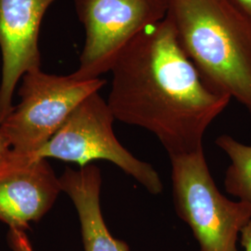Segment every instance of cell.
I'll return each mask as SVG.
<instances>
[{"label": "cell", "mask_w": 251, "mask_h": 251, "mask_svg": "<svg viewBox=\"0 0 251 251\" xmlns=\"http://www.w3.org/2000/svg\"><path fill=\"white\" fill-rule=\"evenodd\" d=\"M110 72L116 120L151 132L170 157L204 150L206 129L231 100L203 80L168 17L136 36Z\"/></svg>", "instance_id": "cell-1"}, {"label": "cell", "mask_w": 251, "mask_h": 251, "mask_svg": "<svg viewBox=\"0 0 251 251\" xmlns=\"http://www.w3.org/2000/svg\"><path fill=\"white\" fill-rule=\"evenodd\" d=\"M167 17L203 80L251 113V23L228 0H170Z\"/></svg>", "instance_id": "cell-2"}, {"label": "cell", "mask_w": 251, "mask_h": 251, "mask_svg": "<svg viewBox=\"0 0 251 251\" xmlns=\"http://www.w3.org/2000/svg\"><path fill=\"white\" fill-rule=\"evenodd\" d=\"M170 158L175 210L191 228L199 251H239L240 233L251 221V205L221 193L204 150Z\"/></svg>", "instance_id": "cell-3"}, {"label": "cell", "mask_w": 251, "mask_h": 251, "mask_svg": "<svg viewBox=\"0 0 251 251\" xmlns=\"http://www.w3.org/2000/svg\"><path fill=\"white\" fill-rule=\"evenodd\" d=\"M21 80L20 102L0 123V131L12 152L24 158L38 152L73 111L105 84L101 78L79 80L72 75L48 74L41 68L26 73Z\"/></svg>", "instance_id": "cell-4"}, {"label": "cell", "mask_w": 251, "mask_h": 251, "mask_svg": "<svg viewBox=\"0 0 251 251\" xmlns=\"http://www.w3.org/2000/svg\"><path fill=\"white\" fill-rule=\"evenodd\" d=\"M116 120L107 101L93 93L73 111L47 144L27 159L54 158L82 167L95 160H106L132 177L152 195H159L163 183L151 164L134 156L117 140Z\"/></svg>", "instance_id": "cell-5"}, {"label": "cell", "mask_w": 251, "mask_h": 251, "mask_svg": "<svg viewBox=\"0 0 251 251\" xmlns=\"http://www.w3.org/2000/svg\"><path fill=\"white\" fill-rule=\"evenodd\" d=\"M85 29L77 69L79 80L110 72L119 54L146 27L167 17L170 0H75Z\"/></svg>", "instance_id": "cell-6"}, {"label": "cell", "mask_w": 251, "mask_h": 251, "mask_svg": "<svg viewBox=\"0 0 251 251\" xmlns=\"http://www.w3.org/2000/svg\"><path fill=\"white\" fill-rule=\"evenodd\" d=\"M55 0H0V123L13 108L23 76L40 68L39 31Z\"/></svg>", "instance_id": "cell-7"}, {"label": "cell", "mask_w": 251, "mask_h": 251, "mask_svg": "<svg viewBox=\"0 0 251 251\" xmlns=\"http://www.w3.org/2000/svg\"><path fill=\"white\" fill-rule=\"evenodd\" d=\"M63 192L47 159H25L11 152L0 168V222L25 231L41 220Z\"/></svg>", "instance_id": "cell-8"}, {"label": "cell", "mask_w": 251, "mask_h": 251, "mask_svg": "<svg viewBox=\"0 0 251 251\" xmlns=\"http://www.w3.org/2000/svg\"><path fill=\"white\" fill-rule=\"evenodd\" d=\"M62 190L76 209L85 251H130L108 230L100 208L101 174L94 165L79 170L66 168L60 177Z\"/></svg>", "instance_id": "cell-9"}, {"label": "cell", "mask_w": 251, "mask_h": 251, "mask_svg": "<svg viewBox=\"0 0 251 251\" xmlns=\"http://www.w3.org/2000/svg\"><path fill=\"white\" fill-rule=\"evenodd\" d=\"M215 144L230 160L224 181L226 192L251 206V145L227 134L218 137Z\"/></svg>", "instance_id": "cell-10"}, {"label": "cell", "mask_w": 251, "mask_h": 251, "mask_svg": "<svg viewBox=\"0 0 251 251\" xmlns=\"http://www.w3.org/2000/svg\"><path fill=\"white\" fill-rule=\"evenodd\" d=\"M8 240L12 251H34L25 231L9 229Z\"/></svg>", "instance_id": "cell-11"}, {"label": "cell", "mask_w": 251, "mask_h": 251, "mask_svg": "<svg viewBox=\"0 0 251 251\" xmlns=\"http://www.w3.org/2000/svg\"><path fill=\"white\" fill-rule=\"evenodd\" d=\"M11 152H12V149L9 145L8 140L0 131V168L9 162Z\"/></svg>", "instance_id": "cell-12"}, {"label": "cell", "mask_w": 251, "mask_h": 251, "mask_svg": "<svg viewBox=\"0 0 251 251\" xmlns=\"http://www.w3.org/2000/svg\"><path fill=\"white\" fill-rule=\"evenodd\" d=\"M245 18L251 23V0H228Z\"/></svg>", "instance_id": "cell-13"}, {"label": "cell", "mask_w": 251, "mask_h": 251, "mask_svg": "<svg viewBox=\"0 0 251 251\" xmlns=\"http://www.w3.org/2000/svg\"><path fill=\"white\" fill-rule=\"evenodd\" d=\"M239 242L244 251H251V221L245 226L240 233Z\"/></svg>", "instance_id": "cell-14"}]
</instances>
